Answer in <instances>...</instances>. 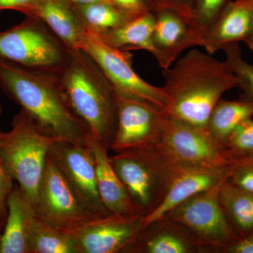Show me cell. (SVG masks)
Segmentation results:
<instances>
[{
  "label": "cell",
  "mask_w": 253,
  "mask_h": 253,
  "mask_svg": "<svg viewBox=\"0 0 253 253\" xmlns=\"http://www.w3.org/2000/svg\"><path fill=\"white\" fill-rule=\"evenodd\" d=\"M14 181L0 158V234L4 229L7 218V200L14 189Z\"/></svg>",
  "instance_id": "31"
},
{
  "label": "cell",
  "mask_w": 253,
  "mask_h": 253,
  "mask_svg": "<svg viewBox=\"0 0 253 253\" xmlns=\"http://www.w3.org/2000/svg\"><path fill=\"white\" fill-rule=\"evenodd\" d=\"M226 157L229 166L228 180L253 194V156L226 154Z\"/></svg>",
  "instance_id": "28"
},
{
  "label": "cell",
  "mask_w": 253,
  "mask_h": 253,
  "mask_svg": "<svg viewBox=\"0 0 253 253\" xmlns=\"http://www.w3.org/2000/svg\"><path fill=\"white\" fill-rule=\"evenodd\" d=\"M66 1L73 4H90V3L98 2V1H109V0H66Z\"/></svg>",
  "instance_id": "35"
},
{
  "label": "cell",
  "mask_w": 253,
  "mask_h": 253,
  "mask_svg": "<svg viewBox=\"0 0 253 253\" xmlns=\"http://www.w3.org/2000/svg\"><path fill=\"white\" fill-rule=\"evenodd\" d=\"M156 147L178 166H228L225 149L212 139L207 129L179 121L168 114Z\"/></svg>",
  "instance_id": "9"
},
{
  "label": "cell",
  "mask_w": 253,
  "mask_h": 253,
  "mask_svg": "<svg viewBox=\"0 0 253 253\" xmlns=\"http://www.w3.org/2000/svg\"><path fill=\"white\" fill-rule=\"evenodd\" d=\"M117 95L118 126L111 150L116 154L157 146L167 116L166 111L144 100Z\"/></svg>",
  "instance_id": "11"
},
{
  "label": "cell",
  "mask_w": 253,
  "mask_h": 253,
  "mask_svg": "<svg viewBox=\"0 0 253 253\" xmlns=\"http://www.w3.org/2000/svg\"><path fill=\"white\" fill-rule=\"evenodd\" d=\"M49 155L86 209L96 217L109 215L98 189L96 162L89 146L56 141Z\"/></svg>",
  "instance_id": "12"
},
{
  "label": "cell",
  "mask_w": 253,
  "mask_h": 253,
  "mask_svg": "<svg viewBox=\"0 0 253 253\" xmlns=\"http://www.w3.org/2000/svg\"><path fill=\"white\" fill-rule=\"evenodd\" d=\"M1 89H0V96H1ZM2 111H3L2 107H1V104H0V116H1V113H2Z\"/></svg>",
  "instance_id": "37"
},
{
  "label": "cell",
  "mask_w": 253,
  "mask_h": 253,
  "mask_svg": "<svg viewBox=\"0 0 253 253\" xmlns=\"http://www.w3.org/2000/svg\"><path fill=\"white\" fill-rule=\"evenodd\" d=\"M219 202L228 224L238 239L253 232V194L228 180L221 184Z\"/></svg>",
  "instance_id": "21"
},
{
  "label": "cell",
  "mask_w": 253,
  "mask_h": 253,
  "mask_svg": "<svg viewBox=\"0 0 253 253\" xmlns=\"http://www.w3.org/2000/svg\"><path fill=\"white\" fill-rule=\"evenodd\" d=\"M162 73L168 116L204 129L222 95L239 85L225 61L198 49L190 50Z\"/></svg>",
  "instance_id": "2"
},
{
  "label": "cell",
  "mask_w": 253,
  "mask_h": 253,
  "mask_svg": "<svg viewBox=\"0 0 253 253\" xmlns=\"http://www.w3.org/2000/svg\"><path fill=\"white\" fill-rule=\"evenodd\" d=\"M8 214L0 234V253H31L30 225L34 211L15 183L7 200Z\"/></svg>",
  "instance_id": "19"
},
{
  "label": "cell",
  "mask_w": 253,
  "mask_h": 253,
  "mask_svg": "<svg viewBox=\"0 0 253 253\" xmlns=\"http://www.w3.org/2000/svg\"><path fill=\"white\" fill-rule=\"evenodd\" d=\"M244 42L247 44V46H249V49L252 50L253 51V26L252 31H251L249 36L248 37L247 39L246 40V41H245Z\"/></svg>",
  "instance_id": "36"
},
{
  "label": "cell",
  "mask_w": 253,
  "mask_h": 253,
  "mask_svg": "<svg viewBox=\"0 0 253 253\" xmlns=\"http://www.w3.org/2000/svg\"><path fill=\"white\" fill-rule=\"evenodd\" d=\"M253 103L240 99H220L208 118L206 129L214 141L224 146L236 126L245 120L253 118Z\"/></svg>",
  "instance_id": "23"
},
{
  "label": "cell",
  "mask_w": 253,
  "mask_h": 253,
  "mask_svg": "<svg viewBox=\"0 0 253 253\" xmlns=\"http://www.w3.org/2000/svg\"><path fill=\"white\" fill-rule=\"evenodd\" d=\"M222 184L191 196L164 216L184 226L208 253H224L239 240L228 224L219 204Z\"/></svg>",
  "instance_id": "7"
},
{
  "label": "cell",
  "mask_w": 253,
  "mask_h": 253,
  "mask_svg": "<svg viewBox=\"0 0 253 253\" xmlns=\"http://www.w3.org/2000/svg\"><path fill=\"white\" fill-rule=\"evenodd\" d=\"M225 62L239 81V88L242 90L240 99L253 103V66L243 58L239 42L224 46Z\"/></svg>",
  "instance_id": "26"
},
{
  "label": "cell",
  "mask_w": 253,
  "mask_h": 253,
  "mask_svg": "<svg viewBox=\"0 0 253 253\" xmlns=\"http://www.w3.org/2000/svg\"><path fill=\"white\" fill-rule=\"evenodd\" d=\"M124 253H208L184 226L162 217L141 226Z\"/></svg>",
  "instance_id": "14"
},
{
  "label": "cell",
  "mask_w": 253,
  "mask_h": 253,
  "mask_svg": "<svg viewBox=\"0 0 253 253\" xmlns=\"http://www.w3.org/2000/svg\"><path fill=\"white\" fill-rule=\"evenodd\" d=\"M81 49L97 63L117 94L149 101L166 111L163 86L149 84L134 71L129 51L110 45L98 33L86 27Z\"/></svg>",
  "instance_id": "8"
},
{
  "label": "cell",
  "mask_w": 253,
  "mask_h": 253,
  "mask_svg": "<svg viewBox=\"0 0 253 253\" xmlns=\"http://www.w3.org/2000/svg\"><path fill=\"white\" fill-rule=\"evenodd\" d=\"M154 14V56L162 70L170 67L186 49L202 46L194 26L184 16L168 9Z\"/></svg>",
  "instance_id": "15"
},
{
  "label": "cell",
  "mask_w": 253,
  "mask_h": 253,
  "mask_svg": "<svg viewBox=\"0 0 253 253\" xmlns=\"http://www.w3.org/2000/svg\"><path fill=\"white\" fill-rule=\"evenodd\" d=\"M142 217L110 214L86 221L68 233L79 253H123L140 230Z\"/></svg>",
  "instance_id": "13"
},
{
  "label": "cell",
  "mask_w": 253,
  "mask_h": 253,
  "mask_svg": "<svg viewBox=\"0 0 253 253\" xmlns=\"http://www.w3.org/2000/svg\"><path fill=\"white\" fill-rule=\"evenodd\" d=\"M253 26V0L229 1L203 40V47L214 54L231 43L245 42Z\"/></svg>",
  "instance_id": "17"
},
{
  "label": "cell",
  "mask_w": 253,
  "mask_h": 253,
  "mask_svg": "<svg viewBox=\"0 0 253 253\" xmlns=\"http://www.w3.org/2000/svg\"><path fill=\"white\" fill-rule=\"evenodd\" d=\"M226 154L253 156V120H245L236 126L226 141Z\"/></svg>",
  "instance_id": "29"
},
{
  "label": "cell",
  "mask_w": 253,
  "mask_h": 253,
  "mask_svg": "<svg viewBox=\"0 0 253 253\" xmlns=\"http://www.w3.org/2000/svg\"><path fill=\"white\" fill-rule=\"evenodd\" d=\"M59 141L42 132L21 109L13 119L11 130L0 129V158L33 208L50 149Z\"/></svg>",
  "instance_id": "4"
},
{
  "label": "cell",
  "mask_w": 253,
  "mask_h": 253,
  "mask_svg": "<svg viewBox=\"0 0 253 253\" xmlns=\"http://www.w3.org/2000/svg\"><path fill=\"white\" fill-rule=\"evenodd\" d=\"M86 143L94 154L100 196L110 214L141 215L136 211L127 189L111 166L109 151L91 134Z\"/></svg>",
  "instance_id": "18"
},
{
  "label": "cell",
  "mask_w": 253,
  "mask_h": 253,
  "mask_svg": "<svg viewBox=\"0 0 253 253\" xmlns=\"http://www.w3.org/2000/svg\"><path fill=\"white\" fill-rule=\"evenodd\" d=\"M145 1L151 12L172 10L184 16L194 26V0H145Z\"/></svg>",
  "instance_id": "30"
},
{
  "label": "cell",
  "mask_w": 253,
  "mask_h": 253,
  "mask_svg": "<svg viewBox=\"0 0 253 253\" xmlns=\"http://www.w3.org/2000/svg\"><path fill=\"white\" fill-rule=\"evenodd\" d=\"M33 211L42 220L66 232L96 218L75 194L49 154Z\"/></svg>",
  "instance_id": "10"
},
{
  "label": "cell",
  "mask_w": 253,
  "mask_h": 253,
  "mask_svg": "<svg viewBox=\"0 0 253 253\" xmlns=\"http://www.w3.org/2000/svg\"><path fill=\"white\" fill-rule=\"evenodd\" d=\"M31 253H79L72 236L54 227L33 212L30 225Z\"/></svg>",
  "instance_id": "24"
},
{
  "label": "cell",
  "mask_w": 253,
  "mask_h": 253,
  "mask_svg": "<svg viewBox=\"0 0 253 253\" xmlns=\"http://www.w3.org/2000/svg\"><path fill=\"white\" fill-rule=\"evenodd\" d=\"M27 16L40 18L70 49H81L84 26L73 4L66 0H42Z\"/></svg>",
  "instance_id": "20"
},
{
  "label": "cell",
  "mask_w": 253,
  "mask_h": 253,
  "mask_svg": "<svg viewBox=\"0 0 253 253\" xmlns=\"http://www.w3.org/2000/svg\"><path fill=\"white\" fill-rule=\"evenodd\" d=\"M230 0H194V28L201 41Z\"/></svg>",
  "instance_id": "27"
},
{
  "label": "cell",
  "mask_w": 253,
  "mask_h": 253,
  "mask_svg": "<svg viewBox=\"0 0 253 253\" xmlns=\"http://www.w3.org/2000/svg\"><path fill=\"white\" fill-rule=\"evenodd\" d=\"M229 166L223 168L179 166L166 198L159 207L141 219V227L162 218L171 210L194 195L219 185L228 179Z\"/></svg>",
  "instance_id": "16"
},
{
  "label": "cell",
  "mask_w": 253,
  "mask_h": 253,
  "mask_svg": "<svg viewBox=\"0 0 253 253\" xmlns=\"http://www.w3.org/2000/svg\"><path fill=\"white\" fill-rule=\"evenodd\" d=\"M154 24V14L149 11L139 17L129 20L119 27L98 34L103 41L118 49L126 51L143 49L149 51L154 56L155 48L153 43V33Z\"/></svg>",
  "instance_id": "22"
},
{
  "label": "cell",
  "mask_w": 253,
  "mask_h": 253,
  "mask_svg": "<svg viewBox=\"0 0 253 253\" xmlns=\"http://www.w3.org/2000/svg\"><path fill=\"white\" fill-rule=\"evenodd\" d=\"M70 51L38 18L26 16L20 24L0 32V59L24 67L57 74Z\"/></svg>",
  "instance_id": "6"
},
{
  "label": "cell",
  "mask_w": 253,
  "mask_h": 253,
  "mask_svg": "<svg viewBox=\"0 0 253 253\" xmlns=\"http://www.w3.org/2000/svg\"><path fill=\"white\" fill-rule=\"evenodd\" d=\"M42 0H0V11L14 10L28 16L37 9Z\"/></svg>",
  "instance_id": "33"
},
{
  "label": "cell",
  "mask_w": 253,
  "mask_h": 253,
  "mask_svg": "<svg viewBox=\"0 0 253 253\" xmlns=\"http://www.w3.org/2000/svg\"><path fill=\"white\" fill-rule=\"evenodd\" d=\"M109 1L128 20L139 17L151 11L145 0H109Z\"/></svg>",
  "instance_id": "32"
},
{
  "label": "cell",
  "mask_w": 253,
  "mask_h": 253,
  "mask_svg": "<svg viewBox=\"0 0 253 253\" xmlns=\"http://www.w3.org/2000/svg\"><path fill=\"white\" fill-rule=\"evenodd\" d=\"M70 105L91 135L111 150L118 126V95L109 80L83 49H71L58 73Z\"/></svg>",
  "instance_id": "3"
},
{
  "label": "cell",
  "mask_w": 253,
  "mask_h": 253,
  "mask_svg": "<svg viewBox=\"0 0 253 253\" xmlns=\"http://www.w3.org/2000/svg\"><path fill=\"white\" fill-rule=\"evenodd\" d=\"M109 159L142 217L162 204L179 166L156 146L116 153Z\"/></svg>",
  "instance_id": "5"
},
{
  "label": "cell",
  "mask_w": 253,
  "mask_h": 253,
  "mask_svg": "<svg viewBox=\"0 0 253 253\" xmlns=\"http://www.w3.org/2000/svg\"><path fill=\"white\" fill-rule=\"evenodd\" d=\"M224 253H253V232L231 245Z\"/></svg>",
  "instance_id": "34"
},
{
  "label": "cell",
  "mask_w": 253,
  "mask_h": 253,
  "mask_svg": "<svg viewBox=\"0 0 253 253\" xmlns=\"http://www.w3.org/2000/svg\"><path fill=\"white\" fill-rule=\"evenodd\" d=\"M0 89L46 135L86 145L91 133L74 112L56 73L0 59Z\"/></svg>",
  "instance_id": "1"
},
{
  "label": "cell",
  "mask_w": 253,
  "mask_h": 253,
  "mask_svg": "<svg viewBox=\"0 0 253 253\" xmlns=\"http://www.w3.org/2000/svg\"><path fill=\"white\" fill-rule=\"evenodd\" d=\"M73 6L84 27L97 33L119 27L129 21L108 1Z\"/></svg>",
  "instance_id": "25"
}]
</instances>
